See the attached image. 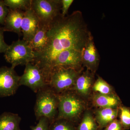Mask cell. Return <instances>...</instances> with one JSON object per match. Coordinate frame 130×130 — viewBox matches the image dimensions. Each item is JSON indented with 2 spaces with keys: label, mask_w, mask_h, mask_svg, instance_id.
<instances>
[{
  "label": "cell",
  "mask_w": 130,
  "mask_h": 130,
  "mask_svg": "<svg viewBox=\"0 0 130 130\" xmlns=\"http://www.w3.org/2000/svg\"><path fill=\"white\" fill-rule=\"evenodd\" d=\"M49 26L40 24L37 32L29 43L30 46L36 53L41 52L46 45L47 41V33Z\"/></svg>",
  "instance_id": "cell-16"
},
{
  "label": "cell",
  "mask_w": 130,
  "mask_h": 130,
  "mask_svg": "<svg viewBox=\"0 0 130 130\" xmlns=\"http://www.w3.org/2000/svg\"><path fill=\"white\" fill-rule=\"evenodd\" d=\"M20 86H27L34 92L48 86L45 75L38 65L30 62L25 65L23 74L20 76Z\"/></svg>",
  "instance_id": "cell-7"
},
{
  "label": "cell",
  "mask_w": 130,
  "mask_h": 130,
  "mask_svg": "<svg viewBox=\"0 0 130 130\" xmlns=\"http://www.w3.org/2000/svg\"><path fill=\"white\" fill-rule=\"evenodd\" d=\"M94 81V73L87 70L77 78L72 90L79 96L86 97L90 94Z\"/></svg>",
  "instance_id": "cell-12"
},
{
  "label": "cell",
  "mask_w": 130,
  "mask_h": 130,
  "mask_svg": "<svg viewBox=\"0 0 130 130\" xmlns=\"http://www.w3.org/2000/svg\"><path fill=\"white\" fill-rule=\"evenodd\" d=\"M98 126L92 114L86 111L77 130H98Z\"/></svg>",
  "instance_id": "cell-18"
},
{
  "label": "cell",
  "mask_w": 130,
  "mask_h": 130,
  "mask_svg": "<svg viewBox=\"0 0 130 130\" xmlns=\"http://www.w3.org/2000/svg\"><path fill=\"white\" fill-rule=\"evenodd\" d=\"M5 6L12 10L25 11L31 7V0H4Z\"/></svg>",
  "instance_id": "cell-20"
},
{
  "label": "cell",
  "mask_w": 130,
  "mask_h": 130,
  "mask_svg": "<svg viewBox=\"0 0 130 130\" xmlns=\"http://www.w3.org/2000/svg\"><path fill=\"white\" fill-rule=\"evenodd\" d=\"M103 130H123V129L120 121L116 119L109 123Z\"/></svg>",
  "instance_id": "cell-25"
},
{
  "label": "cell",
  "mask_w": 130,
  "mask_h": 130,
  "mask_svg": "<svg viewBox=\"0 0 130 130\" xmlns=\"http://www.w3.org/2000/svg\"><path fill=\"white\" fill-rule=\"evenodd\" d=\"M50 130H77L73 123L64 119H56L50 124Z\"/></svg>",
  "instance_id": "cell-21"
},
{
  "label": "cell",
  "mask_w": 130,
  "mask_h": 130,
  "mask_svg": "<svg viewBox=\"0 0 130 130\" xmlns=\"http://www.w3.org/2000/svg\"><path fill=\"white\" fill-rule=\"evenodd\" d=\"M120 119L123 130L129 129L130 128V108L121 106L119 108Z\"/></svg>",
  "instance_id": "cell-22"
},
{
  "label": "cell",
  "mask_w": 130,
  "mask_h": 130,
  "mask_svg": "<svg viewBox=\"0 0 130 130\" xmlns=\"http://www.w3.org/2000/svg\"><path fill=\"white\" fill-rule=\"evenodd\" d=\"M40 22L31 7L24 11L21 23L23 40L29 42L37 32Z\"/></svg>",
  "instance_id": "cell-11"
},
{
  "label": "cell",
  "mask_w": 130,
  "mask_h": 130,
  "mask_svg": "<svg viewBox=\"0 0 130 130\" xmlns=\"http://www.w3.org/2000/svg\"><path fill=\"white\" fill-rule=\"evenodd\" d=\"M9 11V8L5 6L3 1H0V25H4L5 19Z\"/></svg>",
  "instance_id": "cell-24"
},
{
  "label": "cell",
  "mask_w": 130,
  "mask_h": 130,
  "mask_svg": "<svg viewBox=\"0 0 130 130\" xmlns=\"http://www.w3.org/2000/svg\"><path fill=\"white\" fill-rule=\"evenodd\" d=\"M82 70L77 71L59 66L54 67L49 74L48 86L57 94L72 90Z\"/></svg>",
  "instance_id": "cell-4"
},
{
  "label": "cell",
  "mask_w": 130,
  "mask_h": 130,
  "mask_svg": "<svg viewBox=\"0 0 130 130\" xmlns=\"http://www.w3.org/2000/svg\"><path fill=\"white\" fill-rule=\"evenodd\" d=\"M119 108H100L95 112V119L101 128L106 127L116 119L119 115Z\"/></svg>",
  "instance_id": "cell-15"
},
{
  "label": "cell",
  "mask_w": 130,
  "mask_h": 130,
  "mask_svg": "<svg viewBox=\"0 0 130 130\" xmlns=\"http://www.w3.org/2000/svg\"><path fill=\"white\" fill-rule=\"evenodd\" d=\"M100 60V54L92 36L82 51V65L87 70L94 74L99 67Z\"/></svg>",
  "instance_id": "cell-10"
},
{
  "label": "cell",
  "mask_w": 130,
  "mask_h": 130,
  "mask_svg": "<svg viewBox=\"0 0 130 130\" xmlns=\"http://www.w3.org/2000/svg\"><path fill=\"white\" fill-rule=\"evenodd\" d=\"M24 13V11L23 10L9 9L2 27L4 31L14 32L20 37L22 34L21 23Z\"/></svg>",
  "instance_id": "cell-13"
},
{
  "label": "cell",
  "mask_w": 130,
  "mask_h": 130,
  "mask_svg": "<svg viewBox=\"0 0 130 130\" xmlns=\"http://www.w3.org/2000/svg\"><path fill=\"white\" fill-rule=\"evenodd\" d=\"M82 65V52L70 49L62 51L58 55L53 62L51 70L54 67L59 66L80 71L83 70Z\"/></svg>",
  "instance_id": "cell-9"
},
{
  "label": "cell",
  "mask_w": 130,
  "mask_h": 130,
  "mask_svg": "<svg viewBox=\"0 0 130 130\" xmlns=\"http://www.w3.org/2000/svg\"><path fill=\"white\" fill-rule=\"evenodd\" d=\"M61 0H31V8L40 24L49 25L61 14Z\"/></svg>",
  "instance_id": "cell-6"
},
{
  "label": "cell",
  "mask_w": 130,
  "mask_h": 130,
  "mask_svg": "<svg viewBox=\"0 0 130 130\" xmlns=\"http://www.w3.org/2000/svg\"><path fill=\"white\" fill-rule=\"evenodd\" d=\"M14 69L11 67L0 68V97L13 95L19 87L20 76Z\"/></svg>",
  "instance_id": "cell-8"
},
{
  "label": "cell",
  "mask_w": 130,
  "mask_h": 130,
  "mask_svg": "<svg viewBox=\"0 0 130 130\" xmlns=\"http://www.w3.org/2000/svg\"><path fill=\"white\" fill-rule=\"evenodd\" d=\"M92 36L82 12L74 11L64 17L61 14L49 26L46 45L41 52H35V58L31 63L40 67L47 80L58 55L70 49L82 52Z\"/></svg>",
  "instance_id": "cell-1"
},
{
  "label": "cell",
  "mask_w": 130,
  "mask_h": 130,
  "mask_svg": "<svg viewBox=\"0 0 130 130\" xmlns=\"http://www.w3.org/2000/svg\"><path fill=\"white\" fill-rule=\"evenodd\" d=\"M58 95V114L56 119L76 121L85 109V103L74 91H67Z\"/></svg>",
  "instance_id": "cell-2"
},
{
  "label": "cell",
  "mask_w": 130,
  "mask_h": 130,
  "mask_svg": "<svg viewBox=\"0 0 130 130\" xmlns=\"http://www.w3.org/2000/svg\"><path fill=\"white\" fill-rule=\"evenodd\" d=\"M6 60L14 68L19 65H25L33 61L35 51L29 42L24 40L13 41L9 45L4 55Z\"/></svg>",
  "instance_id": "cell-5"
},
{
  "label": "cell",
  "mask_w": 130,
  "mask_h": 130,
  "mask_svg": "<svg viewBox=\"0 0 130 130\" xmlns=\"http://www.w3.org/2000/svg\"><path fill=\"white\" fill-rule=\"evenodd\" d=\"M74 1L73 0H61L62 11L61 14L63 17L66 16L68 13V9Z\"/></svg>",
  "instance_id": "cell-26"
},
{
  "label": "cell",
  "mask_w": 130,
  "mask_h": 130,
  "mask_svg": "<svg viewBox=\"0 0 130 130\" xmlns=\"http://www.w3.org/2000/svg\"><path fill=\"white\" fill-rule=\"evenodd\" d=\"M92 89L95 92L102 94L109 95L114 94L112 87L99 76L93 84Z\"/></svg>",
  "instance_id": "cell-19"
},
{
  "label": "cell",
  "mask_w": 130,
  "mask_h": 130,
  "mask_svg": "<svg viewBox=\"0 0 130 130\" xmlns=\"http://www.w3.org/2000/svg\"><path fill=\"white\" fill-rule=\"evenodd\" d=\"M4 32L2 27L0 28V53H5L9 46L4 40Z\"/></svg>",
  "instance_id": "cell-27"
},
{
  "label": "cell",
  "mask_w": 130,
  "mask_h": 130,
  "mask_svg": "<svg viewBox=\"0 0 130 130\" xmlns=\"http://www.w3.org/2000/svg\"><path fill=\"white\" fill-rule=\"evenodd\" d=\"M37 94L35 107L37 120L45 117L51 124L56 119L58 114V95L49 86L38 91Z\"/></svg>",
  "instance_id": "cell-3"
},
{
  "label": "cell",
  "mask_w": 130,
  "mask_h": 130,
  "mask_svg": "<svg viewBox=\"0 0 130 130\" xmlns=\"http://www.w3.org/2000/svg\"><path fill=\"white\" fill-rule=\"evenodd\" d=\"M50 124L48 119L45 117H42L39 119L36 125L30 126V128L31 130H50Z\"/></svg>",
  "instance_id": "cell-23"
},
{
  "label": "cell",
  "mask_w": 130,
  "mask_h": 130,
  "mask_svg": "<svg viewBox=\"0 0 130 130\" xmlns=\"http://www.w3.org/2000/svg\"><path fill=\"white\" fill-rule=\"evenodd\" d=\"M92 100L94 105L100 108H119L121 105V100L114 94L104 95L96 93L93 96Z\"/></svg>",
  "instance_id": "cell-14"
},
{
  "label": "cell",
  "mask_w": 130,
  "mask_h": 130,
  "mask_svg": "<svg viewBox=\"0 0 130 130\" xmlns=\"http://www.w3.org/2000/svg\"><path fill=\"white\" fill-rule=\"evenodd\" d=\"M21 120L18 114L5 112L0 115V130H21Z\"/></svg>",
  "instance_id": "cell-17"
}]
</instances>
